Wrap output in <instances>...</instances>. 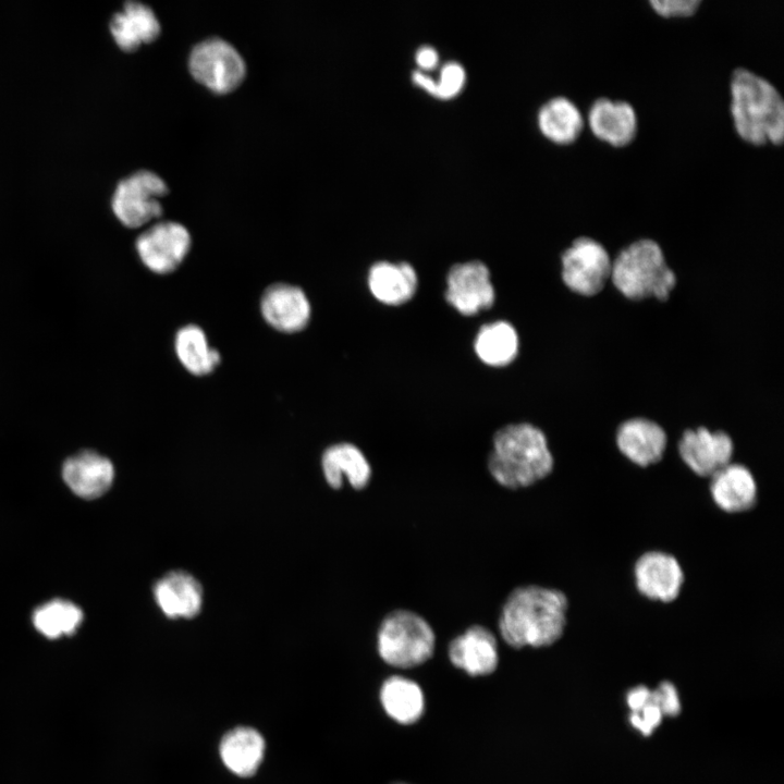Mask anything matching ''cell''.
Returning a JSON list of instances; mask_svg holds the SVG:
<instances>
[{"instance_id":"13","label":"cell","mask_w":784,"mask_h":784,"mask_svg":"<svg viewBox=\"0 0 784 784\" xmlns=\"http://www.w3.org/2000/svg\"><path fill=\"white\" fill-rule=\"evenodd\" d=\"M707 489L713 506L728 516L746 515L759 503L758 479L740 462H732L709 478Z\"/></svg>"},{"instance_id":"22","label":"cell","mask_w":784,"mask_h":784,"mask_svg":"<svg viewBox=\"0 0 784 784\" xmlns=\"http://www.w3.org/2000/svg\"><path fill=\"white\" fill-rule=\"evenodd\" d=\"M322 471L330 487L339 489L347 479L355 489L365 488L371 467L364 453L354 444L343 442L329 446L322 454Z\"/></svg>"},{"instance_id":"18","label":"cell","mask_w":784,"mask_h":784,"mask_svg":"<svg viewBox=\"0 0 784 784\" xmlns=\"http://www.w3.org/2000/svg\"><path fill=\"white\" fill-rule=\"evenodd\" d=\"M449 658L471 676L488 675L498 666L497 639L490 629L474 625L450 642Z\"/></svg>"},{"instance_id":"25","label":"cell","mask_w":784,"mask_h":784,"mask_svg":"<svg viewBox=\"0 0 784 784\" xmlns=\"http://www.w3.org/2000/svg\"><path fill=\"white\" fill-rule=\"evenodd\" d=\"M174 351L181 365L194 376L209 375L221 360L220 353L209 344L205 331L193 323L177 330Z\"/></svg>"},{"instance_id":"31","label":"cell","mask_w":784,"mask_h":784,"mask_svg":"<svg viewBox=\"0 0 784 784\" xmlns=\"http://www.w3.org/2000/svg\"><path fill=\"white\" fill-rule=\"evenodd\" d=\"M649 702L657 706L663 715H677L681 711V701L675 686L670 682L661 683L650 694Z\"/></svg>"},{"instance_id":"10","label":"cell","mask_w":784,"mask_h":784,"mask_svg":"<svg viewBox=\"0 0 784 784\" xmlns=\"http://www.w3.org/2000/svg\"><path fill=\"white\" fill-rule=\"evenodd\" d=\"M675 450L681 463L695 477L708 480L736 454L733 438L724 430L705 426L685 429L678 437Z\"/></svg>"},{"instance_id":"4","label":"cell","mask_w":784,"mask_h":784,"mask_svg":"<svg viewBox=\"0 0 784 784\" xmlns=\"http://www.w3.org/2000/svg\"><path fill=\"white\" fill-rule=\"evenodd\" d=\"M676 283L663 247L652 237L637 238L612 257L610 284L627 301L664 303Z\"/></svg>"},{"instance_id":"30","label":"cell","mask_w":784,"mask_h":784,"mask_svg":"<svg viewBox=\"0 0 784 784\" xmlns=\"http://www.w3.org/2000/svg\"><path fill=\"white\" fill-rule=\"evenodd\" d=\"M652 10L663 17H688L694 15L701 0H650Z\"/></svg>"},{"instance_id":"17","label":"cell","mask_w":784,"mask_h":784,"mask_svg":"<svg viewBox=\"0 0 784 784\" xmlns=\"http://www.w3.org/2000/svg\"><path fill=\"white\" fill-rule=\"evenodd\" d=\"M62 477L77 497L93 500L112 486L114 467L109 458L93 450H83L66 458Z\"/></svg>"},{"instance_id":"16","label":"cell","mask_w":784,"mask_h":784,"mask_svg":"<svg viewBox=\"0 0 784 784\" xmlns=\"http://www.w3.org/2000/svg\"><path fill=\"white\" fill-rule=\"evenodd\" d=\"M587 124L598 139L613 147L630 144L638 131L635 108L625 100L607 97H600L590 105Z\"/></svg>"},{"instance_id":"3","label":"cell","mask_w":784,"mask_h":784,"mask_svg":"<svg viewBox=\"0 0 784 784\" xmlns=\"http://www.w3.org/2000/svg\"><path fill=\"white\" fill-rule=\"evenodd\" d=\"M731 115L738 136L752 145H779L784 139V100L767 78L745 68L731 77Z\"/></svg>"},{"instance_id":"11","label":"cell","mask_w":784,"mask_h":784,"mask_svg":"<svg viewBox=\"0 0 784 784\" xmlns=\"http://www.w3.org/2000/svg\"><path fill=\"white\" fill-rule=\"evenodd\" d=\"M192 246L188 230L174 221H161L142 232L135 242L143 265L157 274L176 270Z\"/></svg>"},{"instance_id":"7","label":"cell","mask_w":784,"mask_h":784,"mask_svg":"<svg viewBox=\"0 0 784 784\" xmlns=\"http://www.w3.org/2000/svg\"><path fill=\"white\" fill-rule=\"evenodd\" d=\"M168 192L167 183L157 173L139 170L118 183L111 208L124 226L140 228L161 217L163 208L160 199Z\"/></svg>"},{"instance_id":"27","label":"cell","mask_w":784,"mask_h":784,"mask_svg":"<svg viewBox=\"0 0 784 784\" xmlns=\"http://www.w3.org/2000/svg\"><path fill=\"white\" fill-rule=\"evenodd\" d=\"M380 700L388 715L401 724L415 723L424 712L420 687L402 676H392L383 683Z\"/></svg>"},{"instance_id":"6","label":"cell","mask_w":784,"mask_h":784,"mask_svg":"<svg viewBox=\"0 0 784 784\" xmlns=\"http://www.w3.org/2000/svg\"><path fill=\"white\" fill-rule=\"evenodd\" d=\"M612 256L599 240L580 235L560 255V279L564 287L579 297H595L610 283Z\"/></svg>"},{"instance_id":"32","label":"cell","mask_w":784,"mask_h":784,"mask_svg":"<svg viewBox=\"0 0 784 784\" xmlns=\"http://www.w3.org/2000/svg\"><path fill=\"white\" fill-rule=\"evenodd\" d=\"M662 718L661 710L649 702L639 712L632 713L629 721L635 728L648 736L661 723Z\"/></svg>"},{"instance_id":"28","label":"cell","mask_w":784,"mask_h":784,"mask_svg":"<svg viewBox=\"0 0 784 784\" xmlns=\"http://www.w3.org/2000/svg\"><path fill=\"white\" fill-rule=\"evenodd\" d=\"M32 618L41 635L56 639L73 635L83 622V612L71 601L54 599L38 607Z\"/></svg>"},{"instance_id":"33","label":"cell","mask_w":784,"mask_h":784,"mask_svg":"<svg viewBox=\"0 0 784 784\" xmlns=\"http://www.w3.org/2000/svg\"><path fill=\"white\" fill-rule=\"evenodd\" d=\"M415 61L418 65V70L427 71L432 70L438 65L439 53L437 49L430 45H421L415 52Z\"/></svg>"},{"instance_id":"8","label":"cell","mask_w":784,"mask_h":784,"mask_svg":"<svg viewBox=\"0 0 784 784\" xmlns=\"http://www.w3.org/2000/svg\"><path fill=\"white\" fill-rule=\"evenodd\" d=\"M188 70L195 81L216 94L233 91L246 75L241 53L218 37L205 39L192 49Z\"/></svg>"},{"instance_id":"9","label":"cell","mask_w":784,"mask_h":784,"mask_svg":"<svg viewBox=\"0 0 784 784\" xmlns=\"http://www.w3.org/2000/svg\"><path fill=\"white\" fill-rule=\"evenodd\" d=\"M632 578L637 595L652 603L675 602L685 585L682 562L672 552L650 549L641 552L632 566Z\"/></svg>"},{"instance_id":"15","label":"cell","mask_w":784,"mask_h":784,"mask_svg":"<svg viewBox=\"0 0 784 784\" xmlns=\"http://www.w3.org/2000/svg\"><path fill=\"white\" fill-rule=\"evenodd\" d=\"M260 313L265 321L274 330L295 333L308 324L311 306L306 293L299 286L274 283L262 293Z\"/></svg>"},{"instance_id":"2","label":"cell","mask_w":784,"mask_h":784,"mask_svg":"<svg viewBox=\"0 0 784 784\" xmlns=\"http://www.w3.org/2000/svg\"><path fill=\"white\" fill-rule=\"evenodd\" d=\"M555 460L547 434L530 422L500 428L493 436L488 469L510 489L530 487L551 475Z\"/></svg>"},{"instance_id":"1","label":"cell","mask_w":784,"mask_h":784,"mask_svg":"<svg viewBox=\"0 0 784 784\" xmlns=\"http://www.w3.org/2000/svg\"><path fill=\"white\" fill-rule=\"evenodd\" d=\"M569 600L558 588L526 585L505 599L499 615V632L513 648H542L555 644L568 624Z\"/></svg>"},{"instance_id":"14","label":"cell","mask_w":784,"mask_h":784,"mask_svg":"<svg viewBox=\"0 0 784 784\" xmlns=\"http://www.w3.org/2000/svg\"><path fill=\"white\" fill-rule=\"evenodd\" d=\"M446 302L460 314L471 316L490 308L495 299L488 267L480 260L455 264L446 275Z\"/></svg>"},{"instance_id":"12","label":"cell","mask_w":784,"mask_h":784,"mask_svg":"<svg viewBox=\"0 0 784 784\" xmlns=\"http://www.w3.org/2000/svg\"><path fill=\"white\" fill-rule=\"evenodd\" d=\"M614 444L618 454L630 465L646 469L660 464L669 449L665 429L647 417H630L615 429Z\"/></svg>"},{"instance_id":"29","label":"cell","mask_w":784,"mask_h":784,"mask_svg":"<svg viewBox=\"0 0 784 784\" xmlns=\"http://www.w3.org/2000/svg\"><path fill=\"white\" fill-rule=\"evenodd\" d=\"M412 81L430 95L441 99H449L463 89L466 82V71L458 61L449 60L440 68L438 79L416 69L412 72Z\"/></svg>"},{"instance_id":"19","label":"cell","mask_w":784,"mask_h":784,"mask_svg":"<svg viewBox=\"0 0 784 784\" xmlns=\"http://www.w3.org/2000/svg\"><path fill=\"white\" fill-rule=\"evenodd\" d=\"M109 30L117 46L134 52L144 44L155 41L161 32L159 20L151 8L128 1L110 20Z\"/></svg>"},{"instance_id":"21","label":"cell","mask_w":784,"mask_h":784,"mask_svg":"<svg viewBox=\"0 0 784 784\" xmlns=\"http://www.w3.org/2000/svg\"><path fill=\"white\" fill-rule=\"evenodd\" d=\"M154 596L163 614L171 618L194 617L203 604L200 584L182 571L168 573L160 578L154 587Z\"/></svg>"},{"instance_id":"5","label":"cell","mask_w":784,"mask_h":784,"mask_svg":"<svg viewBox=\"0 0 784 784\" xmlns=\"http://www.w3.org/2000/svg\"><path fill=\"white\" fill-rule=\"evenodd\" d=\"M434 646L431 626L413 611H392L380 624L378 652L392 666L408 669L422 664L432 657Z\"/></svg>"},{"instance_id":"34","label":"cell","mask_w":784,"mask_h":784,"mask_svg":"<svg viewBox=\"0 0 784 784\" xmlns=\"http://www.w3.org/2000/svg\"><path fill=\"white\" fill-rule=\"evenodd\" d=\"M651 690L645 686H637L627 694V705L632 713L639 712L649 703Z\"/></svg>"},{"instance_id":"20","label":"cell","mask_w":784,"mask_h":784,"mask_svg":"<svg viewBox=\"0 0 784 784\" xmlns=\"http://www.w3.org/2000/svg\"><path fill=\"white\" fill-rule=\"evenodd\" d=\"M367 284L377 301L396 306L408 302L415 295L418 277L409 262L381 260L369 268Z\"/></svg>"},{"instance_id":"26","label":"cell","mask_w":784,"mask_h":784,"mask_svg":"<svg viewBox=\"0 0 784 784\" xmlns=\"http://www.w3.org/2000/svg\"><path fill=\"white\" fill-rule=\"evenodd\" d=\"M519 339L515 328L507 321H493L482 326L475 338L474 350L486 365L502 367L517 356Z\"/></svg>"},{"instance_id":"23","label":"cell","mask_w":784,"mask_h":784,"mask_svg":"<svg viewBox=\"0 0 784 784\" xmlns=\"http://www.w3.org/2000/svg\"><path fill=\"white\" fill-rule=\"evenodd\" d=\"M537 125L549 140L567 145L579 137L585 119L574 101L565 96H554L539 108Z\"/></svg>"},{"instance_id":"24","label":"cell","mask_w":784,"mask_h":784,"mask_svg":"<svg viewBox=\"0 0 784 784\" xmlns=\"http://www.w3.org/2000/svg\"><path fill=\"white\" fill-rule=\"evenodd\" d=\"M219 751L221 760L231 772L238 776H249L262 761L265 742L256 730L241 726L223 736Z\"/></svg>"}]
</instances>
